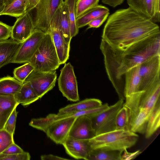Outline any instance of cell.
<instances>
[{"mask_svg":"<svg viewBox=\"0 0 160 160\" xmlns=\"http://www.w3.org/2000/svg\"><path fill=\"white\" fill-rule=\"evenodd\" d=\"M123 152L101 149H92L86 160H121Z\"/></svg>","mask_w":160,"mask_h":160,"instance_id":"obj_24","label":"cell"},{"mask_svg":"<svg viewBox=\"0 0 160 160\" xmlns=\"http://www.w3.org/2000/svg\"><path fill=\"white\" fill-rule=\"evenodd\" d=\"M108 12L109 10L108 8L98 4L76 18L77 27L79 29L87 25L96 18Z\"/></svg>","mask_w":160,"mask_h":160,"instance_id":"obj_23","label":"cell"},{"mask_svg":"<svg viewBox=\"0 0 160 160\" xmlns=\"http://www.w3.org/2000/svg\"><path fill=\"white\" fill-rule=\"evenodd\" d=\"M124 0H101L102 2L114 8L121 4Z\"/></svg>","mask_w":160,"mask_h":160,"instance_id":"obj_41","label":"cell"},{"mask_svg":"<svg viewBox=\"0 0 160 160\" xmlns=\"http://www.w3.org/2000/svg\"><path fill=\"white\" fill-rule=\"evenodd\" d=\"M60 8L51 22L49 32L51 35L61 65L65 63L68 59L70 46V44L66 42L59 27Z\"/></svg>","mask_w":160,"mask_h":160,"instance_id":"obj_11","label":"cell"},{"mask_svg":"<svg viewBox=\"0 0 160 160\" xmlns=\"http://www.w3.org/2000/svg\"><path fill=\"white\" fill-rule=\"evenodd\" d=\"M127 2L129 8L152 21L154 15L153 0H127Z\"/></svg>","mask_w":160,"mask_h":160,"instance_id":"obj_22","label":"cell"},{"mask_svg":"<svg viewBox=\"0 0 160 160\" xmlns=\"http://www.w3.org/2000/svg\"><path fill=\"white\" fill-rule=\"evenodd\" d=\"M159 34L158 24L129 7L118 10L108 17L102 39L113 47L122 49Z\"/></svg>","mask_w":160,"mask_h":160,"instance_id":"obj_2","label":"cell"},{"mask_svg":"<svg viewBox=\"0 0 160 160\" xmlns=\"http://www.w3.org/2000/svg\"><path fill=\"white\" fill-rule=\"evenodd\" d=\"M100 49L106 72L119 99L125 100L123 77L133 67L160 55V34L154 35L124 49L114 48L102 39Z\"/></svg>","mask_w":160,"mask_h":160,"instance_id":"obj_1","label":"cell"},{"mask_svg":"<svg viewBox=\"0 0 160 160\" xmlns=\"http://www.w3.org/2000/svg\"><path fill=\"white\" fill-rule=\"evenodd\" d=\"M96 136L90 118L87 115L77 117L71 129L69 137L89 140Z\"/></svg>","mask_w":160,"mask_h":160,"instance_id":"obj_14","label":"cell"},{"mask_svg":"<svg viewBox=\"0 0 160 160\" xmlns=\"http://www.w3.org/2000/svg\"><path fill=\"white\" fill-rule=\"evenodd\" d=\"M109 12L95 19L88 25L87 29L91 28H98L100 27L108 18Z\"/></svg>","mask_w":160,"mask_h":160,"instance_id":"obj_37","label":"cell"},{"mask_svg":"<svg viewBox=\"0 0 160 160\" xmlns=\"http://www.w3.org/2000/svg\"><path fill=\"white\" fill-rule=\"evenodd\" d=\"M27 0H14L6 6L0 15H6L18 18L25 12Z\"/></svg>","mask_w":160,"mask_h":160,"instance_id":"obj_28","label":"cell"},{"mask_svg":"<svg viewBox=\"0 0 160 160\" xmlns=\"http://www.w3.org/2000/svg\"><path fill=\"white\" fill-rule=\"evenodd\" d=\"M13 135L4 129L0 130V145L7 147L14 142Z\"/></svg>","mask_w":160,"mask_h":160,"instance_id":"obj_35","label":"cell"},{"mask_svg":"<svg viewBox=\"0 0 160 160\" xmlns=\"http://www.w3.org/2000/svg\"><path fill=\"white\" fill-rule=\"evenodd\" d=\"M35 29L32 17L28 11L17 18L12 27L11 38L20 43L26 39Z\"/></svg>","mask_w":160,"mask_h":160,"instance_id":"obj_13","label":"cell"},{"mask_svg":"<svg viewBox=\"0 0 160 160\" xmlns=\"http://www.w3.org/2000/svg\"><path fill=\"white\" fill-rule=\"evenodd\" d=\"M34 69L33 67L29 62L14 69V77L20 82L23 83L26 78Z\"/></svg>","mask_w":160,"mask_h":160,"instance_id":"obj_32","label":"cell"},{"mask_svg":"<svg viewBox=\"0 0 160 160\" xmlns=\"http://www.w3.org/2000/svg\"><path fill=\"white\" fill-rule=\"evenodd\" d=\"M14 0H3V3L5 6L9 5Z\"/></svg>","mask_w":160,"mask_h":160,"instance_id":"obj_45","label":"cell"},{"mask_svg":"<svg viewBox=\"0 0 160 160\" xmlns=\"http://www.w3.org/2000/svg\"><path fill=\"white\" fill-rule=\"evenodd\" d=\"M160 55L152 57L140 64V91L145 90L155 82L160 80Z\"/></svg>","mask_w":160,"mask_h":160,"instance_id":"obj_10","label":"cell"},{"mask_svg":"<svg viewBox=\"0 0 160 160\" xmlns=\"http://www.w3.org/2000/svg\"><path fill=\"white\" fill-rule=\"evenodd\" d=\"M19 105L12 94H0V130L14 110Z\"/></svg>","mask_w":160,"mask_h":160,"instance_id":"obj_18","label":"cell"},{"mask_svg":"<svg viewBox=\"0 0 160 160\" xmlns=\"http://www.w3.org/2000/svg\"><path fill=\"white\" fill-rule=\"evenodd\" d=\"M23 83L14 77L7 76L0 78V94L14 95L20 89Z\"/></svg>","mask_w":160,"mask_h":160,"instance_id":"obj_26","label":"cell"},{"mask_svg":"<svg viewBox=\"0 0 160 160\" xmlns=\"http://www.w3.org/2000/svg\"><path fill=\"white\" fill-rule=\"evenodd\" d=\"M40 0H27L26 3L25 11H29L34 8Z\"/></svg>","mask_w":160,"mask_h":160,"instance_id":"obj_42","label":"cell"},{"mask_svg":"<svg viewBox=\"0 0 160 160\" xmlns=\"http://www.w3.org/2000/svg\"><path fill=\"white\" fill-rule=\"evenodd\" d=\"M15 108L9 116L3 128L12 135H13L16 127L17 112Z\"/></svg>","mask_w":160,"mask_h":160,"instance_id":"obj_33","label":"cell"},{"mask_svg":"<svg viewBox=\"0 0 160 160\" xmlns=\"http://www.w3.org/2000/svg\"><path fill=\"white\" fill-rule=\"evenodd\" d=\"M5 7L3 0H0V16Z\"/></svg>","mask_w":160,"mask_h":160,"instance_id":"obj_44","label":"cell"},{"mask_svg":"<svg viewBox=\"0 0 160 160\" xmlns=\"http://www.w3.org/2000/svg\"><path fill=\"white\" fill-rule=\"evenodd\" d=\"M12 27L0 21V41L7 40L11 37Z\"/></svg>","mask_w":160,"mask_h":160,"instance_id":"obj_36","label":"cell"},{"mask_svg":"<svg viewBox=\"0 0 160 160\" xmlns=\"http://www.w3.org/2000/svg\"><path fill=\"white\" fill-rule=\"evenodd\" d=\"M40 158L42 160H68V159L52 154L42 155L41 156Z\"/></svg>","mask_w":160,"mask_h":160,"instance_id":"obj_43","label":"cell"},{"mask_svg":"<svg viewBox=\"0 0 160 160\" xmlns=\"http://www.w3.org/2000/svg\"><path fill=\"white\" fill-rule=\"evenodd\" d=\"M57 78L56 71L44 72L34 69L25 81L30 83L40 98L55 86Z\"/></svg>","mask_w":160,"mask_h":160,"instance_id":"obj_9","label":"cell"},{"mask_svg":"<svg viewBox=\"0 0 160 160\" xmlns=\"http://www.w3.org/2000/svg\"><path fill=\"white\" fill-rule=\"evenodd\" d=\"M138 138L137 134L130 131L115 130L95 136L89 143L92 149L123 152L135 145Z\"/></svg>","mask_w":160,"mask_h":160,"instance_id":"obj_3","label":"cell"},{"mask_svg":"<svg viewBox=\"0 0 160 160\" xmlns=\"http://www.w3.org/2000/svg\"><path fill=\"white\" fill-rule=\"evenodd\" d=\"M63 0H40L32 17L35 29L49 32L51 22L55 13L63 2Z\"/></svg>","mask_w":160,"mask_h":160,"instance_id":"obj_6","label":"cell"},{"mask_svg":"<svg viewBox=\"0 0 160 160\" xmlns=\"http://www.w3.org/2000/svg\"><path fill=\"white\" fill-rule=\"evenodd\" d=\"M130 113L128 108L124 106L118 112L115 120V130L130 131Z\"/></svg>","mask_w":160,"mask_h":160,"instance_id":"obj_30","label":"cell"},{"mask_svg":"<svg viewBox=\"0 0 160 160\" xmlns=\"http://www.w3.org/2000/svg\"><path fill=\"white\" fill-rule=\"evenodd\" d=\"M31 156L28 152L14 154H6L0 153V160H30Z\"/></svg>","mask_w":160,"mask_h":160,"instance_id":"obj_34","label":"cell"},{"mask_svg":"<svg viewBox=\"0 0 160 160\" xmlns=\"http://www.w3.org/2000/svg\"><path fill=\"white\" fill-rule=\"evenodd\" d=\"M20 44L12 38L0 41V69L11 63Z\"/></svg>","mask_w":160,"mask_h":160,"instance_id":"obj_20","label":"cell"},{"mask_svg":"<svg viewBox=\"0 0 160 160\" xmlns=\"http://www.w3.org/2000/svg\"><path fill=\"white\" fill-rule=\"evenodd\" d=\"M45 33L39 29H35L26 39L20 43L11 63L29 62L37 50Z\"/></svg>","mask_w":160,"mask_h":160,"instance_id":"obj_8","label":"cell"},{"mask_svg":"<svg viewBox=\"0 0 160 160\" xmlns=\"http://www.w3.org/2000/svg\"><path fill=\"white\" fill-rule=\"evenodd\" d=\"M102 104V101L98 99L87 98L60 108L57 114L60 115L86 111L98 107Z\"/></svg>","mask_w":160,"mask_h":160,"instance_id":"obj_19","label":"cell"},{"mask_svg":"<svg viewBox=\"0 0 160 160\" xmlns=\"http://www.w3.org/2000/svg\"><path fill=\"white\" fill-rule=\"evenodd\" d=\"M59 26L66 42L70 44L72 39L70 32V23L66 9L63 2L60 8Z\"/></svg>","mask_w":160,"mask_h":160,"instance_id":"obj_29","label":"cell"},{"mask_svg":"<svg viewBox=\"0 0 160 160\" xmlns=\"http://www.w3.org/2000/svg\"><path fill=\"white\" fill-rule=\"evenodd\" d=\"M124 103V100L119 99L115 104L102 112L87 115L91 120L96 136L116 129V116Z\"/></svg>","mask_w":160,"mask_h":160,"instance_id":"obj_5","label":"cell"},{"mask_svg":"<svg viewBox=\"0 0 160 160\" xmlns=\"http://www.w3.org/2000/svg\"><path fill=\"white\" fill-rule=\"evenodd\" d=\"M124 94L125 101H127L140 91V78L139 65L128 71L124 75Z\"/></svg>","mask_w":160,"mask_h":160,"instance_id":"obj_17","label":"cell"},{"mask_svg":"<svg viewBox=\"0 0 160 160\" xmlns=\"http://www.w3.org/2000/svg\"><path fill=\"white\" fill-rule=\"evenodd\" d=\"M141 153L138 150L133 152H129L127 149L125 150L122 152L121 156V160H129L133 159Z\"/></svg>","mask_w":160,"mask_h":160,"instance_id":"obj_40","label":"cell"},{"mask_svg":"<svg viewBox=\"0 0 160 160\" xmlns=\"http://www.w3.org/2000/svg\"><path fill=\"white\" fill-rule=\"evenodd\" d=\"M160 126V100L156 103L148 118L146 129L145 137L148 139L159 128Z\"/></svg>","mask_w":160,"mask_h":160,"instance_id":"obj_25","label":"cell"},{"mask_svg":"<svg viewBox=\"0 0 160 160\" xmlns=\"http://www.w3.org/2000/svg\"><path fill=\"white\" fill-rule=\"evenodd\" d=\"M160 80H159L142 92L137 112L138 110L141 109L152 112L156 103L160 100Z\"/></svg>","mask_w":160,"mask_h":160,"instance_id":"obj_16","label":"cell"},{"mask_svg":"<svg viewBox=\"0 0 160 160\" xmlns=\"http://www.w3.org/2000/svg\"><path fill=\"white\" fill-rule=\"evenodd\" d=\"M14 96L17 103L24 107L29 105L39 99L30 83L26 81Z\"/></svg>","mask_w":160,"mask_h":160,"instance_id":"obj_21","label":"cell"},{"mask_svg":"<svg viewBox=\"0 0 160 160\" xmlns=\"http://www.w3.org/2000/svg\"><path fill=\"white\" fill-rule=\"evenodd\" d=\"M29 62L34 69L44 72L56 71L59 67L58 54L49 32L46 33Z\"/></svg>","mask_w":160,"mask_h":160,"instance_id":"obj_4","label":"cell"},{"mask_svg":"<svg viewBox=\"0 0 160 160\" xmlns=\"http://www.w3.org/2000/svg\"><path fill=\"white\" fill-rule=\"evenodd\" d=\"M62 145L68 155L77 159L86 160L88 154L92 149L89 140L78 139L69 136Z\"/></svg>","mask_w":160,"mask_h":160,"instance_id":"obj_15","label":"cell"},{"mask_svg":"<svg viewBox=\"0 0 160 160\" xmlns=\"http://www.w3.org/2000/svg\"><path fill=\"white\" fill-rule=\"evenodd\" d=\"M24 152L14 142L9 145L2 153L6 154H14L21 153Z\"/></svg>","mask_w":160,"mask_h":160,"instance_id":"obj_38","label":"cell"},{"mask_svg":"<svg viewBox=\"0 0 160 160\" xmlns=\"http://www.w3.org/2000/svg\"><path fill=\"white\" fill-rule=\"evenodd\" d=\"M154 9V15L152 22L156 23L159 22L160 21V0H153Z\"/></svg>","mask_w":160,"mask_h":160,"instance_id":"obj_39","label":"cell"},{"mask_svg":"<svg viewBox=\"0 0 160 160\" xmlns=\"http://www.w3.org/2000/svg\"><path fill=\"white\" fill-rule=\"evenodd\" d=\"M77 0H65L64 4L67 11L69 22L71 36L72 38L78 33L79 28L76 23V4Z\"/></svg>","mask_w":160,"mask_h":160,"instance_id":"obj_27","label":"cell"},{"mask_svg":"<svg viewBox=\"0 0 160 160\" xmlns=\"http://www.w3.org/2000/svg\"><path fill=\"white\" fill-rule=\"evenodd\" d=\"M58 88L63 96L68 100L79 101L78 84L73 68L70 62L65 63L58 79Z\"/></svg>","mask_w":160,"mask_h":160,"instance_id":"obj_7","label":"cell"},{"mask_svg":"<svg viewBox=\"0 0 160 160\" xmlns=\"http://www.w3.org/2000/svg\"><path fill=\"white\" fill-rule=\"evenodd\" d=\"M99 0H77L76 4V18L98 5Z\"/></svg>","mask_w":160,"mask_h":160,"instance_id":"obj_31","label":"cell"},{"mask_svg":"<svg viewBox=\"0 0 160 160\" xmlns=\"http://www.w3.org/2000/svg\"><path fill=\"white\" fill-rule=\"evenodd\" d=\"M77 117H71L55 121L48 126L43 132L56 143L62 144L68 137Z\"/></svg>","mask_w":160,"mask_h":160,"instance_id":"obj_12","label":"cell"},{"mask_svg":"<svg viewBox=\"0 0 160 160\" xmlns=\"http://www.w3.org/2000/svg\"><path fill=\"white\" fill-rule=\"evenodd\" d=\"M7 148L6 147L0 145V153H2Z\"/></svg>","mask_w":160,"mask_h":160,"instance_id":"obj_46","label":"cell"}]
</instances>
